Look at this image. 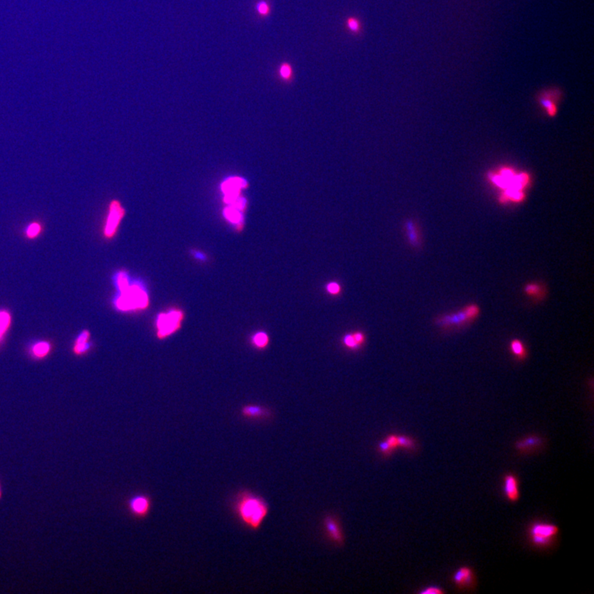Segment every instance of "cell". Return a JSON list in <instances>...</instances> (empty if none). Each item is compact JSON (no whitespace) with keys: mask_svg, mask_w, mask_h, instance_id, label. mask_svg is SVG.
Instances as JSON below:
<instances>
[{"mask_svg":"<svg viewBox=\"0 0 594 594\" xmlns=\"http://www.w3.org/2000/svg\"><path fill=\"white\" fill-rule=\"evenodd\" d=\"M230 508L239 523L252 531L261 528L269 513L266 500L249 489H241L234 496Z\"/></svg>","mask_w":594,"mask_h":594,"instance_id":"6da1fadb","label":"cell"},{"mask_svg":"<svg viewBox=\"0 0 594 594\" xmlns=\"http://www.w3.org/2000/svg\"><path fill=\"white\" fill-rule=\"evenodd\" d=\"M480 314V306L477 304H470L453 313L438 316L435 320V324L444 330L463 328L476 321Z\"/></svg>","mask_w":594,"mask_h":594,"instance_id":"7a4b0ae2","label":"cell"},{"mask_svg":"<svg viewBox=\"0 0 594 594\" xmlns=\"http://www.w3.org/2000/svg\"><path fill=\"white\" fill-rule=\"evenodd\" d=\"M488 178L491 183L503 191L520 189L525 191L530 184L531 178L528 173H517L513 168L503 167L495 173H489Z\"/></svg>","mask_w":594,"mask_h":594,"instance_id":"3957f363","label":"cell"},{"mask_svg":"<svg viewBox=\"0 0 594 594\" xmlns=\"http://www.w3.org/2000/svg\"><path fill=\"white\" fill-rule=\"evenodd\" d=\"M120 296L115 301V306L121 311L144 310L149 306L148 295L139 284H133L124 291H120Z\"/></svg>","mask_w":594,"mask_h":594,"instance_id":"277c9868","label":"cell"},{"mask_svg":"<svg viewBox=\"0 0 594 594\" xmlns=\"http://www.w3.org/2000/svg\"><path fill=\"white\" fill-rule=\"evenodd\" d=\"M560 533V528L554 523L537 522L530 526L528 539L538 548L550 547Z\"/></svg>","mask_w":594,"mask_h":594,"instance_id":"5b68a950","label":"cell"},{"mask_svg":"<svg viewBox=\"0 0 594 594\" xmlns=\"http://www.w3.org/2000/svg\"><path fill=\"white\" fill-rule=\"evenodd\" d=\"M563 95L562 89L559 87H549L538 93L537 102L548 116L555 117L557 115L558 106L562 100Z\"/></svg>","mask_w":594,"mask_h":594,"instance_id":"8992f818","label":"cell"},{"mask_svg":"<svg viewBox=\"0 0 594 594\" xmlns=\"http://www.w3.org/2000/svg\"><path fill=\"white\" fill-rule=\"evenodd\" d=\"M184 318V314L179 310L168 311V313L159 315L156 327L159 338H167L180 328L181 323Z\"/></svg>","mask_w":594,"mask_h":594,"instance_id":"52a82bcc","label":"cell"},{"mask_svg":"<svg viewBox=\"0 0 594 594\" xmlns=\"http://www.w3.org/2000/svg\"><path fill=\"white\" fill-rule=\"evenodd\" d=\"M126 506L127 512L132 518L145 519L151 514L153 501L149 494L138 493L131 496L126 501Z\"/></svg>","mask_w":594,"mask_h":594,"instance_id":"ba28073f","label":"cell"},{"mask_svg":"<svg viewBox=\"0 0 594 594\" xmlns=\"http://www.w3.org/2000/svg\"><path fill=\"white\" fill-rule=\"evenodd\" d=\"M452 582L459 590L474 589L477 582L475 570L468 566H461L454 573Z\"/></svg>","mask_w":594,"mask_h":594,"instance_id":"9c48e42d","label":"cell"},{"mask_svg":"<svg viewBox=\"0 0 594 594\" xmlns=\"http://www.w3.org/2000/svg\"><path fill=\"white\" fill-rule=\"evenodd\" d=\"M124 216V210L117 202H112L110 205L108 216L107 219L104 234L107 238H111L116 232L121 218Z\"/></svg>","mask_w":594,"mask_h":594,"instance_id":"30bf717a","label":"cell"},{"mask_svg":"<svg viewBox=\"0 0 594 594\" xmlns=\"http://www.w3.org/2000/svg\"><path fill=\"white\" fill-rule=\"evenodd\" d=\"M324 526L326 535L332 542L342 545L344 542V534L341 528L340 523L334 516H326L324 519Z\"/></svg>","mask_w":594,"mask_h":594,"instance_id":"8fae6325","label":"cell"},{"mask_svg":"<svg viewBox=\"0 0 594 594\" xmlns=\"http://www.w3.org/2000/svg\"><path fill=\"white\" fill-rule=\"evenodd\" d=\"M503 493L510 503H517L520 499V484L514 474L508 473L503 477Z\"/></svg>","mask_w":594,"mask_h":594,"instance_id":"7c38bea8","label":"cell"},{"mask_svg":"<svg viewBox=\"0 0 594 594\" xmlns=\"http://www.w3.org/2000/svg\"><path fill=\"white\" fill-rule=\"evenodd\" d=\"M543 440L540 436H528L521 439L516 443V449L521 454L533 453L542 446Z\"/></svg>","mask_w":594,"mask_h":594,"instance_id":"4fadbf2b","label":"cell"},{"mask_svg":"<svg viewBox=\"0 0 594 594\" xmlns=\"http://www.w3.org/2000/svg\"><path fill=\"white\" fill-rule=\"evenodd\" d=\"M245 182L239 178H232L225 181L222 185V190L226 195V202L231 203L236 200L237 194L239 189L244 188Z\"/></svg>","mask_w":594,"mask_h":594,"instance_id":"5bb4252c","label":"cell"},{"mask_svg":"<svg viewBox=\"0 0 594 594\" xmlns=\"http://www.w3.org/2000/svg\"><path fill=\"white\" fill-rule=\"evenodd\" d=\"M523 292L526 296L536 301H542L546 296V288L540 282H529L523 287Z\"/></svg>","mask_w":594,"mask_h":594,"instance_id":"9a60e30c","label":"cell"},{"mask_svg":"<svg viewBox=\"0 0 594 594\" xmlns=\"http://www.w3.org/2000/svg\"><path fill=\"white\" fill-rule=\"evenodd\" d=\"M241 414L245 418L251 419H264L269 418L271 415V413L266 408L253 404L243 407Z\"/></svg>","mask_w":594,"mask_h":594,"instance_id":"2e32d148","label":"cell"},{"mask_svg":"<svg viewBox=\"0 0 594 594\" xmlns=\"http://www.w3.org/2000/svg\"><path fill=\"white\" fill-rule=\"evenodd\" d=\"M399 448L397 441L396 434H390L385 436L382 441L378 444V450L383 456L388 457L394 453V451Z\"/></svg>","mask_w":594,"mask_h":594,"instance_id":"e0dca14e","label":"cell"},{"mask_svg":"<svg viewBox=\"0 0 594 594\" xmlns=\"http://www.w3.org/2000/svg\"><path fill=\"white\" fill-rule=\"evenodd\" d=\"M509 349L513 357L518 361H523L528 357V350L523 341L514 338L509 343Z\"/></svg>","mask_w":594,"mask_h":594,"instance_id":"ac0fdd59","label":"cell"},{"mask_svg":"<svg viewBox=\"0 0 594 594\" xmlns=\"http://www.w3.org/2000/svg\"><path fill=\"white\" fill-rule=\"evenodd\" d=\"M89 336L90 335L88 331L85 330L82 332L81 334L79 336V338H77L76 342H75V345L74 347V353L78 355H80L89 349Z\"/></svg>","mask_w":594,"mask_h":594,"instance_id":"d6986e66","label":"cell"},{"mask_svg":"<svg viewBox=\"0 0 594 594\" xmlns=\"http://www.w3.org/2000/svg\"><path fill=\"white\" fill-rule=\"evenodd\" d=\"M397 441L399 448L408 451H414L417 449V442L413 437L405 435H397Z\"/></svg>","mask_w":594,"mask_h":594,"instance_id":"ffe728a7","label":"cell"},{"mask_svg":"<svg viewBox=\"0 0 594 594\" xmlns=\"http://www.w3.org/2000/svg\"><path fill=\"white\" fill-rule=\"evenodd\" d=\"M270 342L269 336L266 332L259 331L252 337V343L259 349H264L268 347Z\"/></svg>","mask_w":594,"mask_h":594,"instance_id":"44dd1931","label":"cell"},{"mask_svg":"<svg viewBox=\"0 0 594 594\" xmlns=\"http://www.w3.org/2000/svg\"><path fill=\"white\" fill-rule=\"evenodd\" d=\"M51 346L47 342H39L32 347V353L37 358H42L49 353Z\"/></svg>","mask_w":594,"mask_h":594,"instance_id":"7402d4cb","label":"cell"},{"mask_svg":"<svg viewBox=\"0 0 594 594\" xmlns=\"http://www.w3.org/2000/svg\"><path fill=\"white\" fill-rule=\"evenodd\" d=\"M11 323V316L7 311H0V338L7 332Z\"/></svg>","mask_w":594,"mask_h":594,"instance_id":"603a6c76","label":"cell"},{"mask_svg":"<svg viewBox=\"0 0 594 594\" xmlns=\"http://www.w3.org/2000/svg\"><path fill=\"white\" fill-rule=\"evenodd\" d=\"M407 233H408V236H409V242H410V244H411L414 247L419 246V236H418V234H417L415 227L414 226V224H413L412 222H409V223L407 224Z\"/></svg>","mask_w":594,"mask_h":594,"instance_id":"cb8c5ba5","label":"cell"},{"mask_svg":"<svg viewBox=\"0 0 594 594\" xmlns=\"http://www.w3.org/2000/svg\"><path fill=\"white\" fill-rule=\"evenodd\" d=\"M343 343L346 348H349L351 350H358L361 348V346L357 343L353 337V333H347L343 336Z\"/></svg>","mask_w":594,"mask_h":594,"instance_id":"d4e9b609","label":"cell"},{"mask_svg":"<svg viewBox=\"0 0 594 594\" xmlns=\"http://www.w3.org/2000/svg\"><path fill=\"white\" fill-rule=\"evenodd\" d=\"M116 284L119 291H122L127 288L129 286L128 276L126 272L121 271L116 276Z\"/></svg>","mask_w":594,"mask_h":594,"instance_id":"484cf974","label":"cell"},{"mask_svg":"<svg viewBox=\"0 0 594 594\" xmlns=\"http://www.w3.org/2000/svg\"><path fill=\"white\" fill-rule=\"evenodd\" d=\"M225 216L227 219H229V221L233 223H239V220L241 219V216L239 215V209H237L236 207H230L228 209L225 210Z\"/></svg>","mask_w":594,"mask_h":594,"instance_id":"4316f807","label":"cell"},{"mask_svg":"<svg viewBox=\"0 0 594 594\" xmlns=\"http://www.w3.org/2000/svg\"><path fill=\"white\" fill-rule=\"evenodd\" d=\"M42 231V227L41 224L38 223H32L28 225L26 230V234L29 239H35L36 237L39 235L40 233Z\"/></svg>","mask_w":594,"mask_h":594,"instance_id":"83f0119b","label":"cell"},{"mask_svg":"<svg viewBox=\"0 0 594 594\" xmlns=\"http://www.w3.org/2000/svg\"><path fill=\"white\" fill-rule=\"evenodd\" d=\"M325 290L331 296H336L341 293L342 287L337 281H331L326 285Z\"/></svg>","mask_w":594,"mask_h":594,"instance_id":"f1b7e54d","label":"cell"},{"mask_svg":"<svg viewBox=\"0 0 594 594\" xmlns=\"http://www.w3.org/2000/svg\"><path fill=\"white\" fill-rule=\"evenodd\" d=\"M419 594H444L446 591L439 586H428L420 590Z\"/></svg>","mask_w":594,"mask_h":594,"instance_id":"f546056e","label":"cell"},{"mask_svg":"<svg viewBox=\"0 0 594 594\" xmlns=\"http://www.w3.org/2000/svg\"><path fill=\"white\" fill-rule=\"evenodd\" d=\"M292 74V69L290 64H281V69H280V74L281 76L285 79H289L291 77Z\"/></svg>","mask_w":594,"mask_h":594,"instance_id":"4dcf8cb0","label":"cell"},{"mask_svg":"<svg viewBox=\"0 0 594 594\" xmlns=\"http://www.w3.org/2000/svg\"><path fill=\"white\" fill-rule=\"evenodd\" d=\"M257 10L259 11V13L262 15H267L269 12V5L267 4L266 2H259L257 5Z\"/></svg>","mask_w":594,"mask_h":594,"instance_id":"1f68e13d","label":"cell"},{"mask_svg":"<svg viewBox=\"0 0 594 594\" xmlns=\"http://www.w3.org/2000/svg\"><path fill=\"white\" fill-rule=\"evenodd\" d=\"M353 335L354 338H355V340L357 341V343L362 347L364 344V343H365V334L363 332H361V331H357L355 333H353Z\"/></svg>","mask_w":594,"mask_h":594,"instance_id":"d6a6232c","label":"cell"},{"mask_svg":"<svg viewBox=\"0 0 594 594\" xmlns=\"http://www.w3.org/2000/svg\"><path fill=\"white\" fill-rule=\"evenodd\" d=\"M348 27L353 32H358L359 30V22L354 18H349L348 22Z\"/></svg>","mask_w":594,"mask_h":594,"instance_id":"836d02e7","label":"cell"},{"mask_svg":"<svg viewBox=\"0 0 594 594\" xmlns=\"http://www.w3.org/2000/svg\"><path fill=\"white\" fill-rule=\"evenodd\" d=\"M194 257H195L196 259H199V260H203V261L206 260V255L202 254L201 252H196V253H194Z\"/></svg>","mask_w":594,"mask_h":594,"instance_id":"e575fe53","label":"cell"},{"mask_svg":"<svg viewBox=\"0 0 594 594\" xmlns=\"http://www.w3.org/2000/svg\"><path fill=\"white\" fill-rule=\"evenodd\" d=\"M1 498H1V497H0V500H1Z\"/></svg>","mask_w":594,"mask_h":594,"instance_id":"d590c367","label":"cell"}]
</instances>
